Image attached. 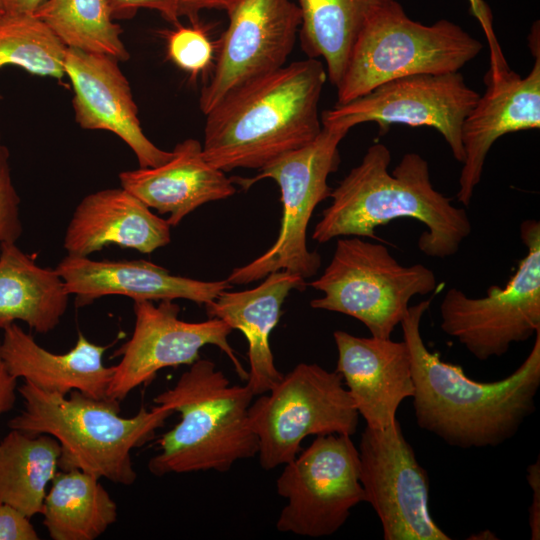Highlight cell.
<instances>
[{
	"label": "cell",
	"mask_w": 540,
	"mask_h": 540,
	"mask_svg": "<svg viewBox=\"0 0 540 540\" xmlns=\"http://www.w3.org/2000/svg\"><path fill=\"white\" fill-rule=\"evenodd\" d=\"M168 57L193 78L205 72L213 62L215 47L199 23L178 26L166 37Z\"/></svg>",
	"instance_id": "f546056e"
},
{
	"label": "cell",
	"mask_w": 540,
	"mask_h": 540,
	"mask_svg": "<svg viewBox=\"0 0 540 540\" xmlns=\"http://www.w3.org/2000/svg\"><path fill=\"white\" fill-rule=\"evenodd\" d=\"M18 392L24 409L8 421L10 429L54 437L61 450L60 470L79 469L122 485H132L137 478L132 450L150 441L174 413L157 405L123 417L117 400L77 390L69 396L46 392L27 381Z\"/></svg>",
	"instance_id": "277c9868"
},
{
	"label": "cell",
	"mask_w": 540,
	"mask_h": 540,
	"mask_svg": "<svg viewBox=\"0 0 540 540\" xmlns=\"http://www.w3.org/2000/svg\"><path fill=\"white\" fill-rule=\"evenodd\" d=\"M467 539L470 540H495L497 539L496 535L489 529L483 530L477 534L470 535Z\"/></svg>",
	"instance_id": "f35d334b"
},
{
	"label": "cell",
	"mask_w": 540,
	"mask_h": 540,
	"mask_svg": "<svg viewBox=\"0 0 540 540\" xmlns=\"http://www.w3.org/2000/svg\"><path fill=\"white\" fill-rule=\"evenodd\" d=\"M1 98H2V96H1V94H0V100H1Z\"/></svg>",
	"instance_id": "60d3db41"
},
{
	"label": "cell",
	"mask_w": 540,
	"mask_h": 540,
	"mask_svg": "<svg viewBox=\"0 0 540 540\" xmlns=\"http://www.w3.org/2000/svg\"><path fill=\"white\" fill-rule=\"evenodd\" d=\"M429 306L430 300L409 306L400 323L410 355L417 425L463 449L504 443L536 410L540 330L530 353L512 374L494 382H478L461 366L445 362L427 349L420 324Z\"/></svg>",
	"instance_id": "6da1fadb"
},
{
	"label": "cell",
	"mask_w": 540,
	"mask_h": 540,
	"mask_svg": "<svg viewBox=\"0 0 540 540\" xmlns=\"http://www.w3.org/2000/svg\"><path fill=\"white\" fill-rule=\"evenodd\" d=\"M527 482L532 489V505L529 508L531 539H540V461L527 467Z\"/></svg>",
	"instance_id": "e575fe53"
},
{
	"label": "cell",
	"mask_w": 540,
	"mask_h": 540,
	"mask_svg": "<svg viewBox=\"0 0 540 540\" xmlns=\"http://www.w3.org/2000/svg\"><path fill=\"white\" fill-rule=\"evenodd\" d=\"M327 73L314 58L284 65L227 95L206 116L202 150L214 167L262 169L321 132Z\"/></svg>",
	"instance_id": "3957f363"
},
{
	"label": "cell",
	"mask_w": 540,
	"mask_h": 540,
	"mask_svg": "<svg viewBox=\"0 0 540 540\" xmlns=\"http://www.w3.org/2000/svg\"><path fill=\"white\" fill-rule=\"evenodd\" d=\"M358 449L365 502L380 519L385 540H450L429 507V477L397 419L384 429L366 426Z\"/></svg>",
	"instance_id": "4fadbf2b"
},
{
	"label": "cell",
	"mask_w": 540,
	"mask_h": 540,
	"mask_svg": "<svg viewBox=\"0 0 540 540\" xmlns=\"http://www.w3.org/2000/svg\"><path fill=\"white\" fill-rule=\"evenodd\" d=\"M171 226L125 188L85 196L76 206L64 235L67 255L88 257L107 245L144 254L168 245Z\"/></svg>",
	"instance_id": "ffe728a7"
},
{
	"label": "cell",
	"mask_w": 540,
	"mask_h": 540,
	"mask_svg": "<svg viewBox=\"0 0 540 540\" xmlns=\"http://www.w3.org/2000/svg\"><path fill=\"white\" fill-rule=\"evenodd\" d=\"M336 372L366 426L384 429L396 420V412L414 393L411 361L404 341L358 337L336 330Z\"/></svg>",
	"instance_id": "ac0fdd59"
},
{
	"label": "cell",
	"mask_w": 540,
	"mask_h": 540,
	"mask_svg": "<svg viewBox=\"0 0 540 540\" xmlns=\"http://www.w3.org/2000/svg\"><path fill=\"white\" fill-rule=\"evenodd\" d=\"M479 97L460 72L414 74L386 81L365 95L336 104L322 112L321 123L350 130L358 124L376 122L381 135L393 124L431 127L462 163V123Z\"/></svg>",
	"instance_id": "7c38bea8"
},
{
	"label": "cell",
	"mask_w": 540,
	"mask_h": 540,
	"mask_svg": "<svg viewBox=\"0 0 540 540\" xmlns=\"http://www.w3.org/2000/svg\"><path fill=\"white\" fill-rule=\"evenodd\" d=\"M254 396L247 384H231L211 360L199 358L154 398L178 412L180 421L159 439L148 470L155 476L224 473L237 461L255 457L259 445L249 419Z\"/></svg>",
	"instance_id": "5b68a950"
},
{
	"label": "cell",
	"mask_w": 540,
	"mask_h": 540,
	"mask_svg": "<svg viewBox=\"0 0 540 540\" xmlns=\"http://www.w3.org/2000/svg\"><path fill=\"white\" fill-rule=\"evenodd\" d=\"M65 72L74 90L75 120L82 128L117 135L134 152L141 168L159 166L173 157V151L158 148L144 134L117 59L67 48Z\"/></svg>",
	"instance_id": "e0dca14e"
},
{
	"label": "cell",
	"mask_w": 540,
	"mask_h": 540,
	"mask_svg": "<svg viewBox=\"0 0 540 540\" xmlns=\"http://www.w3.org/2000/svg\"><path fill=\"white\" fill-rule=\"evenodd\" d=\"M267 393L249 408L265 470L293 460L308 436L357 431L359 413L336 371L299 363Z\"/></svg>",
	"instance_id": "9c48e42d"
},
{
	"label": "cell",
	"mask_w": 540,
	"mask_h": 540,
	"mask_svg": "<svg viewBox=\"0 0 540 540\" xmlns=\"http://www.w3.org/2000/svg\"><path fill=\"white\" fill-rule=\"evenodd\" d=\"M109 346L90 342L79 333L74 347L55 354L41 347L17 323L3 329L1 353L9 372L46 392L68 395L77 390L102 399L114 372L106 367L103 355Z\"/></svg>",
	"instance_id": "603a6c76"
},
{
	"label": "cell",
	"mask_w": 540,
	"mask_h": 540,
	"mask_svg": "<svg viewBox=\"0 0 540 540\" xmlns=\"http://www.w3.org/2000/svg\"><path fill=\"white\" fill-rule=\"evenodd\" d=\"M60 453V445L51 435L11 429L0 440V502L30 518L41 514Z\"/></svg>",
	"instance_id": "4316f807"
},
{
	"label": "cell",
	"mask_w": 540,
	"mask_h": 540,
	"mask_svg": "<svg viewBox=\"0 0 540 540\" xmlns=\"http://www.w3.org/2000/svg\"><path fill=\"white\" fill-rule=\"evenodd\" d=\"M135 325L131 338L112 357L121 356L114 365L107 397L122 401L142 384L150 382L158 371L197 361L202 347L215 345L231 360L238 376L247 380L248 371L241 365L228 342L232 328L223 320L209 318L202 322L179 319L180 307L173 300H135Z\"/></svg>",
	"instance_id": "9a60e30c"
},
{
	"label": "cell",
	"mask_w": 540,
	"mask_h": 540,
	"mask_svg": "<svg viewBox=\"0 0 540 540\" xmlns=\"http://www.w3.org/2000/svg\"><path fill=\"white\" fill-rule=\"evenodd\" d=\"M17 378L8 370L1 353L0 338V416L13 409L16 402Z\"/></svg>",
	"instance_id": "d590c367"
},
{
	"label": "cell",
	"mask_w": 540,
	"mask_h": 540,
	"mask_svg": "<svg viewBox=\"0 0 540 540\" xmlns=\"http://www.w3.org/2000/svg\"><path fill=\"white\" fill-rule=\"evenodd\" d=\"M308 285L323 293L310 301L312 308L351 316L371 336L391 338L410 300L433 292L437 279L422 264L401 265L384 244L343 236L324 272Z\"/></svg>",
	"instance_id": "ba28073f"
},
{
	"label": "cell",
	"mask_w": 540,
	"mask_h": 540,
	"mask_svg": "<svg viewBox=\"0 0 540 540\" xmlns=\"http://www.w3.org/2000/svg\"><path fill=\"white\" fill-rule=\"evenodd\" d=\"M305 279L287 271L267 275L255 288L223 291L205 304L209 318H218L243 333L248 342L247 385L252 393L269 392L282 378L274 363L270 335L278 324L281 307L292 290L306 288Z\"/></svg>",
	"instance_id": "7402d4cb"
},
{
	"label": "cell",
	"mask_w": 540,
	"mask_h": 540,
	"mask_svg": "<svg viewBox=\"0 0 540 540\" xmlns=\"http://www.w3.org/2000/svg\"><path fill=\"white\" fill-rule=\"evenodd\" d=\"M349 130L322 126L309 144L286 153L259 170L251 178L231 177L248 189L263 179L274 180L280 188L282 219L278 236L270 248L248 264L235 268L227 277L233 284H248L277 271H287L303 279L317 274L321 256L307 247V228L316 206L330 197L328 177L340 164L338 146Z\"/></svg>",
	"instance_id": "52a82bcc"
},
{
	"label": "cell",
	"mask_w": 540,
	"mask_h": 540,
	"mask_svg": "<svg viewBox=\"0 0 540 540\" xmlns=\"http://www.w3.org/2000/svg\"><path fill=\"white\" fill-rule=\"evenodd\" d=\"M121 187L177 226L188 214L211 201L233 196L236 185L204 157L202 144L189 138L178 143L173 157L156 167L123 171Z\"/></svg>",
	"instance_id": "44dd1931"
},
{
	"label": "cell",
	"mask_w": 540,
	"mask_h": 540,
	"mask_svg": "<svg viewBox=\"0 0 540 540\" xmlns=\"http://www.w3.org/2000/svg\"><path fill=\"white\" fill-rule=\"evenodd\" d=\"M99 480L79 469L56 473L41 513L51 539L94 540L116 522L117 504Z\"/></svg>",
	"instance_id": "484cf974"
},
{
	"label": "cell",
	"mask_w": 540,
	"mask_h": 540,
	"mask_svg": "<svg viewBox=\"0 0 540 540\" xmlns=\"http://www.w3.org/2000/svg\"><path fill=\"white\" fill-rule=\"evenodd\" d=\"M67 47L33 14L0 15V68L16 65L39 75L62 79Z\"/></svg>",
	"instance_id": "f1b7e54d"
},
{
	"label": "cell",
	"mask_w": 540,
	"mask_h": 540,
	"mask_svg": "<svg viewBox=\"0 0 540 540\" xmlns=\"http://www.w3.org/2000/svg\"><path fill=\"white\" fill-rule=\"evenodd\" d=\"M69 292L56 269L39 266L16 243L0 249V330L22 321L46 334L60 323Z\"/></svg>",
	"instance_id": "cb8c5ba5"
},
{
	"label": "cell",
	"mask_w": 540,
	"mask_h": 540,
	"mask_svg": "<svg viewBox=\"0 0 540 540\" xmlns=\"http://www.w3.org/2000/svg\"><path fill=\"white\" fill-rule=\"evenodd\" d=\"M77 307L108 295L135 300L187 299L207 304L232 286L225 280L202 281L172 275L169 270L146 260L96 261L66 255L56 266Z\"/></svg>",
	"instance_id": "d6986e66"
},
{
	"label": "cell",
	"mask_w": 540,
	"mask_h": 540,
	"mask_svg": "<svg viewBox=\"0 0 540 540\" xmlns=\"http://www.w3.org/2000/svg\"><path fill=\"white\" fill-rule=\"evenodd\" d=\"M393 0H298L299 38L308 58H322L337 87L354 44L372 15Z\"/></svg>",
	"instance_id": "d4e9b609"
},
{
	"label": "cell",
	"mask_w": 540,
	"mask_h": 540,
	"mask_svg": "<svg viewBox=\"0 0 540 540\" xmlns=\"http://www.w3.org/2000/svg\"><path fill=\"white\" fill-rule=\"evenodd\" d=\"M113 19H128L139 8L152 9L170 23L178 25V10L175 0H107Z\"/></svg>",
	"instance_id": "1f68e13d"
},
{
	"label": "cell",
	"mask_w": 540,
	"mask_h": 540,
	"mask_svg": "<svg viewBox=\"0 0 540 540\" xmlns=\"http://www.w3.org/2000/svg\"><path fill=\"white\" fill-rule=\"evenodd\" d=\"M482 50L483 44L461 26L446 19L421 24L409 18L397 0L390 1L358 36L336 87V104L396 78L459 72Z\"/></svg>",
	"instance_id": "8992f818"
},
{
	"label": "cell",
	"mask_w": 540,
	"mask_h": 540,
	"mask_svg": "<svg viewBox=\"0 0 540 540\" xmlns=\"http://www.w3.org/2000/svg\"><path fill=\"white\" fill-rule=\"evenodd\" d=\"M520 238L527 252L504 287L492 285L480 298L452 287L440 304L443 332L481 361L504 355L540 330V222L524 220Z\"/></svg>",
	"instance_id": "30bf717a"
},
{
	"label": "cell",
	"mask_w": 540,
	"mask_h": 540,
	"mask_svg": "<svg viewBox=\"0 0 540 540\" xmlns=\"http://www.w3.org/2000/svg\"><path fill=\"white\" fill-rule=\"evenodd\" d=\"M539 44V28L533 27L529 47L535 61L525 77L510 68L496 75L486 72V90L462 123L464 161L457 200L464 206L470 205L494 142L508 133L540 127Z\"/></svg>",
	"instance_id": "2e32d148"
},
{
	"label": "cell",
	"mask_w": 540,
	"mask_h": 540,
	"mask_svg": "<svg viewBox=\"0 0 540 540\" xmlns=\"http://www.w3.org/2000/svg\"><path fill=\"white\" fill-rule=\"evenodd\" d=\"M30 517L17 508L0 502V540H39Z\"/></svg>",
	"instance_id": "d6a6232c"
},
{
	"label": "cell",
	"mask_w": 540,
	"mask_h": 540,
	"mask_svg": "<svg viewBox=\"0 0 540 540\" xmlns=\"http://www.w3.org/2000/svg\"><path fill=\"white\" fill-rule=\"evenodd\" d=\"M390 162L386 145H371L332 189V201L315 225L312 239L325 243L358 236L379 241L377 227L412 218L426 228L417 243L423 254L441 259L455 255L472 231L466 210L434 188L428 162L420 154L406 153L392 172Z\"/></svg>",
	"instance_id": "7a4b0ae2"
},
{
	"label": "cell",
	"mask_w": 540,
	"mask_h": 540,
	"mask_svg": "<svg viewBox=\"0 0 540 540\" xmlns=\"http://www.w3.org/2000/svg\"><path fill=\"white\" fill-rule=\"evenodd\" d=\"M67 48L126 61L121 26L113 22L107 0H46L34 14Z\"/></svg>",
	"instance_id": "83f0119b"
},
{
	"label": "cell",
	"mask_w": 540,
	"mask_h": 540,
	"mask_svg": "<svg viewBox=\"0 0 540 540\" xmlns=\"http://www.w3.org/2000/svg\"><path fill=\"white\" fill-rule=\"evenodd\" d=\"M2 14H3V12H2L1 9H0V15H2Z\"/></svg>",
	"instance_id": "ab89813d"
},
{
	"label": "cell",
	"mask_w": 540,
	"mask_h": 540,
	"mask_svg": "<svg viewBox=\"0 0 540 540\" xmlns=\"http://www.w3.org/2000/svg\"><path fill=\"white\" fill-rule=\"evenodd\" d=\"M22 231L20 197L12 181L9 151L0 135V249L4 244L16 243Z\"/></svg>",
	"instance_id": "4dcf8cb0"
},
{
	"label": "cell",
	"mask_w": 540,
	"mask_h": 540,
	"mask_svg": "<svg viewBox=\"0 0 540 540\" xmlns=\"http://www.w3.org/2000/svg\"><path fill=\"white\" fill-rule=\"evenodd\" d=\"M229 0H175L179 17H187L191 24L199 23L202 10H225Z\"/></svg>",
	"instance_id": "8d00e7d4"
},
{
	"label": "cell",
	"mask_w": 540,
	"mask_h": 540,
	"mask_svg": "<svg viewBox=\"0 0 540 540\" xmlns=\"http://www.w3.org/2000/svg\"><path fill=\"white\" fill-rule=\"evenodd\" d=\"M46 0H0V9L8 14H34Z\"/></svg>",
	"instance_id": "74e56055"
},
{
	"label": "cell",
	"mask_w": 540,
	"mask_h": 540,
	"mask_svg": "<svg viewBox=\"0 0 540 540\" xmlns=\"http://www.w3.org/2000/svg\"><path fill=\"white\" fill-rule=\"evenodd\" d=\"M276 491L287 501L276 522L278 531L312 538L336 533L351 510L365 502L351 436H317L284 465Z\"/></svg>",
	"instance_id": "8fae6325"
},
{
	"label": "cell",
	"mask_w": 540,
	"mask_h": 540,
	"mask_svg": "<svg viewBox=\"0 0 540 540\" xmlns=\"http://www.w3.org/2000/svg\"><path fill=\"white\" fill-rule=\"evenodd\" d=\"M224 11L228 26L199 98L204 115L234 90L283 67L301 25L292 0H229Z\"/></svg>",
	"instance_id": "5bb4252c"
},
{
	"label": "cell",
	"mask_w": 540,
	"mask_h": 540,
	"mask_svg": "<svg viewBox=\"0 0 540 540\" xmlns=\"http://www.w3.org/2000/svg\"><path fill=\"white\" fill-rule=\"evenodd\" d=\"M470 3V11L474 17L479 21L485 36L487 38L490 49V68L493 72H498L509 68L497 37L493 30L492 13L489 6L484 0H468Z\"/></svg>",
	"instance_id": "836d02e7"
}]
</instances>
